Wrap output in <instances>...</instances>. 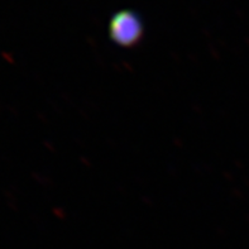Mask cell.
Returning <instances> with one entry per match:
<instances>
[{"label": "cell", "mask_w": 249, "mask_h": 249, "mask_svg": "<svg viewBox=\"0 0 249 249\" xmlns=\"http://www.w3.org/2000/svg\"><path fill=\"white\" fill-rule=\"evenodd\" d=\"M111 41L120 47H134L143 37V23L138 14L130 10H122L114 14L109 23Z\"/></svg>", "instance_id": "6da1fadb"}]
</instances>
